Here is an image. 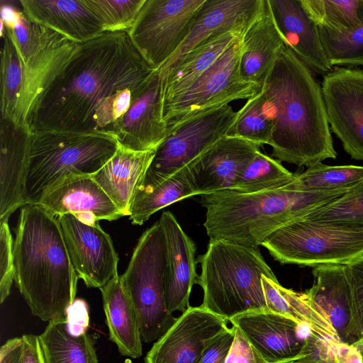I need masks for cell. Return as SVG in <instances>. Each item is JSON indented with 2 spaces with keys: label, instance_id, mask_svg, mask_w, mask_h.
<instances>
[{
  "label": "cell",
  "instance_id": "28",
  "mask_svg": "<svg viewBox=\"0 0 363 363\" xmlns=\"http://www.w3.org/2000/svg\"><path fill=\"white\" fill-rule=\"evenodd\" d=\"M242 35L228 32L208 38L166 69H159L163 80V103L185 92Z\"/></svg>",
  "mask_w": 363,
  "mask_h": 363
},
{
  "label": "cell",
  "instance_id": "4",
  "mask_svg": "<svg viewBox=\"0 0 363 363\" xmlns=\"http://www.w3.org/2000/svg\"><path fill=\"white\" fill-rule=\"evenodd\" d=\"M13 251L14 281L32 314L48 322L66 318L79 277L57 218L37 204L22 206Z\"/></svg>",
  "mask_w": 363,
  "mask_h": 363
},
{
  "label": "cell",
  "instance_id": "35",
  "mask_svg": "<svg viewBox=\"0 0 363 363\" xmlns=\"http://www.w3.org/2000/svg\"><path fill=\"white\" fill-rule=\"evenodd\" d=\"M359 15V24L348 32L338 33L318 26L323 51L332 67L363 66V0Z\"/></svg>",
  "mask_w": 363,
  "mask_h": 363
},
{
  "label": "cell",
  "instance_id": "19",
  "mask_svg": "<svg viewBox=\"0 0 363 363\" xmlns=\"http://www.w3.org/2000/svg\"><path fill=\"white\" fill-rule=\"evenodd\" d=\"M159 222L167 245L165 301L170 313L184 312L189 306L193 285L196 283V247L170 211L162 213Z\"/></svg>",
  "mask_w": 363,
  "mask_h": 363
},
{
  "label": "cell",
  "instance_id": "24",
  "mask_svg": "<svg viewBox=\"0 0 363 363\" xmlns=\"http://www.w3.org/2000/svg\"><path fill=\"white\" fill-rule=\"evenodd\" d=\"M29 132L1 118L0 221L8 220L25 206L24 179L27 166Z\"/></svg>",
  "mask_w": 363,
  "mask_h": 363
},
{
  "label": "cell",
  "instance_id": "9",
  "mask_svg": "<svg viewBox=\"0 0 363 363\" xmlns=\"http://www.w3.org/2000/svg\"><path fill=\"white\" fill-rule=\"evenodd\" d=\"M166 266V239L158 220L142 234L125 272L120 275L145 342L158 340L177 320L165 301Z\"/></svg>",
  "mask_w": 363,
  "mask_h": 363
},
{
  "label": "cell",
  "instance_id": "15",
  "mask_svg": "<svg viewBox=\"0 0 363 363\" xmlns=\"http://www.w3.org/2000/svg\"><path fill=\"white\" fill-rule=\"evenodd\" d=\"M226 319L202 306L189 307L153 344L145 363H197L207 346L228 327Z\"/></svg>",
  "mask_w": 363,
  "mask_h": 363
},
{
  "label": "cell",
  "instance_id": "20",
  "mask_svg": "<svg viewBox=\"0 0 363 363\" xmlns=\"http://www.w3.org/2000/svg\"><path fill=\"white\" fill-rule=\"evenodd\" d=\"M264 0H205L179 50L160 69L164 70L204 40L217 35L244 33L261 12Z\"/></svg>",
  "mask_w": 363,
  "mask_h": 363
},
{
  "label": "cell",
  "instance_id": "46",
  "mask_svg": "<svg viewBox=\"0 0 363 363\" xmlns=\"http://www.w3.org/2000/svg\"><path fill=\"white\" fill-rule=\"evenodd\" d=\"M22 350V337L8 340L0 348V363H20Z\"/></svg>",
  "mask_w": 363,
  "mask_h": 363
},
{
  "label": "cell",
  "instance_id": "13",
  "mask_svg": "<svg viewBox=\"0 0 363 363\" xmlns=\"http://www.w3.org/2000/svg\"><path fill=\"white\" fill-rule=\"evenodd\" d=\"M321 89L331 130L352 159L363 161V69L335 68Z\"/></svg>",
  "mask_w": 363,
  "mask_h": 363
},
{
  "label": "cell",
  "instance_id": "27",
  "mask_svg": "<svg viewBox=\"0 0 363 363\" xmlns=\"http://www.w3.org/2000/svg\"><path fill=\"white\" fill-rule=\"evenodd\" d=\"M312 274L313 284L306 294L326 316L339 340L352 345L351 294L345 265L318 266Z\"/></svg>",
  "mask_w": 363,
  "mask_h": 363
},
{
  "label": "cell",
  "instance_id": "7",
  "mask_svg": "<svg viewBox=\"0 0 363 363\" xmlns=\"http://www.w3.org/2000/svg\"><path fill=\"white\" fill-rule=\"evenodd\" d=\"M25 205L73 177L92 176L116 153V139L105 133L37 130L29 133Z\"/></svg>",
  "mask_w": 363,
  "mask_h": 363
},
{
  "label": "cell",
  "instance_id": "33",
  "mask_svg": "<svg viewBox=\"0 0 363 363\" xmlns=\"http://www.w3.org/2000/svg\"><path fill=\"white\" fill-rule=\"evenodd\" d=\"M294 177L279 160L259 150L239 175L233 191L252 194L277 189L289 184Z\"/></svg>",
  "mask_w": 363,
  "mask_h": 363
},
{
  "label": "cell",
  "instance_id": "3",
  "mask_svg": "<svg viewBox=\"0 0 363 363\" xmlns=\"http://www.w3.org/2000/svg\"><path fill=\"white\" fill-rule=\"evenodd\" d=\"M1 2V118L29 132L36 103L79 44Z\"/></svg>",
  "mask_w": 363,
  "mask_h": 363
},
{
  "label": "cell",
  "instance_id": "22",
  "mask_svg": "<svg viewBox=\"0 0 363 363\" xmlns=\"http://www.w3.org/2000/svg\"><path fill=\"white\" fill-rule=\"evenodd\" d=\"M284 45L313 72L331 71L320 42L318 26L308 16L301 0H268Z\"/></svg>",
  "mask_w": 363,
  "mask_h": 363
},
{
  "label": "cell",
  "instance_id": "38",
  "mask_svg": "<svg viewBox=\"0 0 363 363\" xmlns=\"http://www.w3.org/2000/svg\"><path fill=\"white\" fill-rule=\"evenodd\" d=\"M145 0H83L104 32H128Z\"/></svg>",
  "mask_w": 363,
  "mask_h": 363
},
{
  "label": "cell",
  "instance_id": "16",
  "mask_svg": "<svg viewBox=\"0 0 363 363\" xmlns=\"http://www.w3.org/2000/svg\"><path fill=\"white\" fill-rule=\"evenodd\" d=\"M111 135L121 146L137 152L156 149L167 135L163 119V80L155 69L133 95L128 111Z\"/></svg>",
  "mask_w": 363,
  "mask_h": 363
},
{
  "label": "cell",
  "instance_id": "44",
  "mask_svg": "<svg viewBox=\"0 0 363 363\" xmlns=\"http://www.w3.org/2000/svg\"><path fill=\"white\" fill-rule=\"evenodd\" d=\"M66 319L69 331L72 335L79 336L87 333L89 314L86 302L81 298H75L67 311Z\"/></svg>",
  "mask_w": 363,
  "mask_h": 363
},
{
  "label": "cell",
  "instance_id": "40",
  "mask_svg": "<svg viewBox=\"0 0 363 363\" xmlns=\"http://www.w3.org/2000/svg\"><path fill=\"white\" fill-rule=\"evenodd\" d=\"M351 294L352 344L363 337V257L345 265Z\"/></svg>",
  "mask_w": 363,
  "mask_h": 363
},
{
  "label": "cell",
  "instance_id": "10",
  "mask_svg": "<svg viewBox=\"0 0 363 363\" xmlns=\"http://www.w3.org/2000/svg\"><path fill=\"white\" fill-rule=\"evenodd\" d=\"M236 115L231 106L225 104L168 128L136 195L152 190L225 137Z\"/></svg>",
  "mask_w": 363,
  "mask_h": 363
},
{
  "label": "cell",
  "instance_id": "25",
  "mask_svg": "<svg viewBox=\"0 0 363 363\" xmlns=\"http://www.w3.org/2000/svg\"><path fill=\"white\" fill-rule=\"evenodd\" d=\"M284 41L275 23L268 0L242 37L240 74L259 89L279 57Z\"/></svg>",
  "mask_w": 363,
  "mask_h": 363
},
{
  "label": "cell",
  "instance_id": "36",
  "mask_svg": "<svg viewBox=\"0 0 363 363\" xmlns=\"http://www.w3.org/2000/svg\"><path fill=\"white\" fill-rule=\"evenodd\" d=\"M272 128V121L262 111L259 91L237 111L225 136L243 139L259 146L269 145Z\"/></svg>",
  "mask_w": 363,
  "mask_h": 363
},
{
  "label": "cell",
  "instance_id": "21",
  "mask_svg": "<svg viewBox=\"0 0 363 363\" xmlns=\"http://www.w3.org/2000/svg\"><path fill=\"white\" fill-rule=\"evenodd\" d=\"M37 205L54 217L72 214L90 223L115 220L123 213L91 176L70 178L47 192Z\"/></svg>",
  "mask_w": 363,
  "mask_h": 363
},
{
  "label": "cell",
  "instance_id": "23",
  "mask_svg": "<svg viewBox=\"0 0 363 363\" xmlns=\"http://www.w3.org/2000/svg\"><path fill=\"white\" fill-rule=\"evenodd\" d=\"M18 3L29 20L75 43H84L104 33L83 0H20Z\"/></svg>",
  "mask_w": 363,
  "mask_h": 363
},
{
  "label": "cell",
  "instance_id": "1",
  "mask_svg": "<svg viewBox=\"0 0 363 363\" xmlns=\"http://www.w3.org/2000/svg\"><path fill=\"white\" fill-rule=\"evenodd\" d=\"M127 32H104L79 44L36 103L29 133H105L130 108L133 95L155 71Z\"/></svg>",
  "mask_w": 363,
  "mask_h": 363
},
{
  "label": "cell",
  "instance_id": "34",
  "mask_svg": "<svg viewBox=\"0 0 363 363\" xmlns=\"http://www.w3.org/2000/svg\"><path fill=\"white\" fill-rule=\"evenodd\" d=\"M308 16L320 28L342 33L360 23V0H301Z\"/></svg>",
  "mask_w": 363,
  "mask_h": 363
},
{
  "label": "cell",
  "instance_id": "32",
  "mask_svg": "<svg viewBox=\"0 0 363 363\" xmlns=\"http://www.w3.org/2000/svg\"><path fill=\"white\" fill-rule=\"evenodd\" d=\"M193 196L184 167L152 190L136 195L129 218L132 224L141 225L159 210Z\"/></svg>",
  "mask_w": 363,
  "mask_h": 363
},
{
  "label": "cell",
  "instance_id": "2",
  "mask_svg": "<svg viewBox=\"0 0 363 363\" xmlns=\"http://www.w3.org/2000/svg\"><path fill=\"white\" fill-rule=\"evenodd\" d=\"M259 93L272 121V157L307 167L337 157L321 87L285 45Z\"/></svg>",
  "mask_w": 363,
  "mask_h": 363
},
{
  "label": "cell",
  "instance_id": "37",
  "mask_svg": "<svg viewBox=\"0 0 363 363\" xmlns=\"http://www.w3.org/2000/svg\"><path fill=\"white\" fill-rule=\"evenodd\" d=\"M296 361L315 363H363V358L354 345L337 339L324 337L311 331Z\"/></svg>",
  "mask_w": 363,
  "mask_h": 363
},
{
  "label": "cell",
  "instance_id": "18",
  "mask_svg": "<svg viewBox=\"0 0 363 363\" xmlns=\"http://www.w3.org/2000/svg\"><path fill=\"white\" fill-rule=\"evenodd\" d=\"M230 322L238 328L268 363H288L299 358L308 328L269 310L242 313ZM309 329V328H308Z\"/></svg>",
  "mask_w": 363,
  "mask_h": 363
},
{
  "label": "cell",
  "instance_id": "6",
  "mask_svg": "<svg viewBox=\"0 0 363 363\" xmlns=\"http://www.w3.org/2000/svg\"><path fill=\"white\" fill-rule=\"evenodd\" d=\"M196 283L203 291L201 305L230 321L244 313L268 310L262 277L278 281L257 247L211 240L199 256Z\"/></svg>",
  "mask_w": 363,
  "mask_h": 363
},
{
  "label": "cell",
  "instance_id": "47",
  "mask_svg": "<svg viewBox=\"0 0 363 363\" xmlns=\"http://www.w3.org/2000/svg\"><path fill=\"white\" fill-rule=\"evenodd\" d=\"M360 352L363 358V337L352 344Z\"/></svg>",
  "mask_w": 363,
  "mask_h": 363
},
{
  "label": "cell",
  "instance_id": "5",
  "mask_svg": "<svg viewBox=\"0 0 363 363\" xmlns=\"http://www.w3.org/2000/svg\"><path fill=\"white\" fill-rule=\"evenodd\" d=\"M354 189L305 192L282 187L252 194L223 190L203 194V226L211 240L257 247L282 225Z\"/></svg>",
  "mask_w": 363,
  "mask_h": 363
},
{
  "label": "cell",
  "instance_id": "39",
  "mask_svg": "<svg viewBox=\"0 0 363 363\" xmlns=\"http://www.w3.org/2000/svg\"><path fill=\"white\" fill-rule=\"evenodd\" d=\"M299 218L363 223V184L332 201L316 206Z\"/></svg>",
  "mask_w": 363,
  "mask_h": 363
},
{
  "label": "cell",
  "instance_id": "29",
  "mask_svg": "<svg viewBox=\"0 0 363 363\" xmlns=\"http://www.w3.org/2000/svg\"><path fill=\"white\" fill-rule=\"evenodd\" d=\"M99 289L110 340L116 344L121 355L133 359L140 357L143 340L140 327L120 275Z\"/></svg>",
  "mask_w": 363,
  "mask_h": 363
},
{
  "label": "cell",
  "instance_id": "43",
  "mask_svg": "<svg viewBox=\"0 0 363 363\" xmlns=\"http://www.w3.org/2000/svg\"><path fill=\"white\" fill-rule=\"evenodd\" d=\"M235 328L217 335L203 351L197 363H225L235 337Z\"/></svg>",
  "mask_w": 363,
  "mask_h": 363
},
{
  "label": "cell",
  "instance_id": "14",
  "mask_svg": "<svg viewBox=\"0 0 363 363\" xmlns=\"http://www.w3.org/2000/svg\"><path fill=\"white\" fill-rule=\"evenodd\" d=\"M57 220L72 265L87 287L100 289L118 275V255L99 221L86 223L69 213Z\"/></svg>",
  "mask_w": 363,
  "mask_h": 363
},
{
  "label": "cell",
  "instance_id": "30",
  "mask_svg": "<svg viewBox=\"0 0 363 363\" xmlns=\"http://www.w3.org/2000/svg\"><path fill=\"white\" fill-rule=\"evenodd\" d=\"M38 338L45 363H99L93 336L72 335L66 318L48 322Z\"/></svg>",
  "mask_w": 363,
  "mask_h": 363
},
{
  "label": "cell",
  "instance_id": "8",
  "mask_svg": "<svg viewBox=\"0 0 363 363\" xmlns=\"http://www.w3.org/2000/svg\"><path fill=\"white\" fill-rule=\"evenodd\" d=\"M262 246L282 264L346 265L363 257V223L297 218L275 230Z\"/></svg>",
  "mask_w": 363,
  "mask_h": 363
},
{
  "label": "cell",
  "instance_id": "31",
  "mask_svg": "<svg viewBox=\"0 0 363 363\" xmlns=\"http://www.w3.org/2000/svg\"><path fill=\"white\" fill-rule=\"evenodd\" d=\"M363 184V166H331L319 162L302 173L283 188L305 192H330L355 188Z\"/></svg>",
  "mask_w": 363,
  "mask_h": 363
},
{
  "label": "cell",
  "instance_id": "48",
  "mask_svg": "<svg viewBox=\"0 0 363 363\" xmlns=\"http://www.w3.org/2000/svg\"><path fill=\"white\" fill-rule=\"evenodd\" d=\"M288 363H315V362H298V361H292V362H288Z\"/></svg>",
  "mask_w": 363,
  "mask_h": 363
},
{
  "label": "cell",
  "instance_id": "45",
  "mask_svg": "<svg viewBox=\"0 0 363 363\" xmlns=\"http://www.w3.org/2000/svg\"><path fill=\"white\" fill-rule=\"evenodd\" d=\"M20 363H45L38 335H23Z\"/></svg>",
  "mask_w": 363,
  "mask_h": 363
},
{
  "label": "cell",
  "instance_id": "17",
  "mask_svg": "<svg viewBox=\"0 0 363 363\" xmlns=\"http://www.w3.org/2000/svg\"><path fill=\"white\" fill-rule=\"evenodd\" d=\"M258 151V145L243 139H220L184 167L195 195L233 190L236 179Z\"/></svg>",
  "mask_w": 363,
  "mask_h": 363
},
{
  "label": "cell",
  "instance_id": "41",
  "mask_svg": "<svg viewBox=\"0 0 363 363\" xmlns=\"http://www.w3.org/2000/svg\"><path fill=\"white\" fill-rule=\"evenodd\" d=\"M13 240L8 220L0 221V301L9 296L15 279Z\"/></svg>",
  "mask_w": 363,
  "mask_h": 363
},
{
  "label": "cell",
  "instance_id": "26",
  "mask_svg": "<svg viewBox=\"0 0 363 363\" xmlns=\"http://www.w3.org/2000/svg\"><path fill=\"white\" fill-rule=\"evenodd\" d=\"M156 149L137 152L118 144L113 156L91 177L125 216L144 179Z\"/></svg>",
  "mask_w": 363,
  "mask_h": 363
},
{
  "label": "cell",
  "instance_id": "11",
  "mask_svg": "<svg viewBox=\"0 0 363 363\" xmlns=\"http://www.w3.org/2000/svg\"><path fill=\"white\" fill-rule=\"evenodd\" d=\"M242 37L236 38L185 92L163 103L167 128L206 110L235 100L249 99L260 91L242 78Z\"/></svg>",
  "mask_w": 363,
  "mask_h": 363
},
{
  "label": "cell",
  "instance_id": "42",
  "mask_svg": "<svg viewBox=\"0 0 363 363\" xmlns=\"http://www.w3.org/2000/svg\"><path fill=\"white\" fill-rule=\"evenodd\" d=\"M234 326V325H233ZM225 363H268L237 327Z\"/></svg>",
  "mask_w": 363,
  "mask_h": 363
},
{
  "label": "cell",
  "instance_id": "12",
  "mask_svg": "<svg viewBox=\"0 0 363 363\" xmlns=\"http://www.w3.org/2000/svg\"><path fill=\"white\" fill-rule=\"evenodd\" d=\"M204 1H145L128 34L152 69L162 67L179 50Z\"/></svg>",
  "mask_w": 363,
  "mask_h": 363
}]
</instances>
